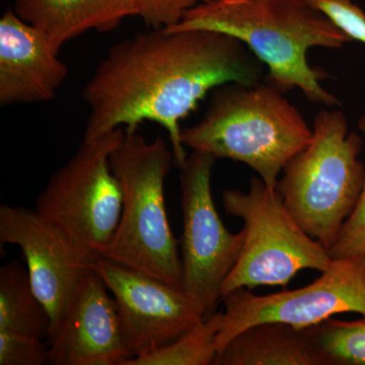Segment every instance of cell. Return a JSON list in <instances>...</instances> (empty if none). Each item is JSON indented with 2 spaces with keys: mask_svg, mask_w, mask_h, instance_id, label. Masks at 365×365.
Listing matches in <instances>:
<instances>
[{
  "mask_svg": "<svg viewBox=\"0 0 365 365\" xmlns=\"http://www.w3.org/2000/svg\"><path fill=\"white\" fill-rule=\"evenodd\" d=\"M312 136L299 110L265 79L218 86L202 119L182 128L185 148L245 163L270 187Z\"/></svg>",
  "mask_w": 365,
  "mask_h": 365,
  "instance_id": "3",
  "label": "cell"
},
{
  "mask_svg": "<svg viewBox=\"0 0 365 365\" xmlns=\"http://www.w3.org/2000/svg\"><path fill=\"white\" fill-rule=\"evenodd\" d=\"M124 134V128H118L98 138L83 139L36 200L37 212L98 257L111 245L123 208V193L110 157Z\"/></svg>",
  "mask_w": 365,
  "mask_h": 365,
  "instance_id": "7",
  "label": "cell"
},
{
  "mask_svg": "<svg viewBox=\"0 0 365 365\" xmlns=\"http://www.w3.org/2000/svg\"><path fill=\"white\" fill-rule=\"evenodd\" d=\"M123 193L119 227L101 257L181 287V257L170 228L165 179L174 165L172 148L162 137L148 141L126 131L110 157Z\"/></svg>",
  "mask_w": 365,
  "mask_h": 365,
  "instance_id": "5",
  "label": "cell"
},
{
  "mask_svg": "<svg viewBox=\"0 0 365 365\" xmlns=\"http://www.w3.org/2000/svg\"><path fill=\"white\" fill-rule=\"evenodd\" d=\"M200 0H138L139 14L151 29L170 28L181 21L182 16Z\"/></svg>",
  "mask_w": 365,
  "mask_h": 365,
  "instance_id": "22",
  "label": "cell"
},
{
  "mask_svg": "<svg viewBox=\"0 0 365 365\" xmlns=\"http://www.w3.org/2000/svg\"><path fill=\"white\" fill-rule=\"evenodd\" d=\"M14 13L49 40L55 51L90 31L111 32L138 16V0H16Z\"/></svg>",
  "mask_w": 365,
  "mask_h": 365,
  "instance_id": "14",
  "label": "cell"
},
{
  "mask_svg": "<svg viewBox=\"0 0 365 365\" xmlns=\"http://www.w3.org/2000/svg\"><path fill=\"white\" fill-rule=\"evenodd\" d=\"M361 148V137L349 131L344 113L321 110L311 141L290 158L276 186L290 215L328 251L364 188Z\"/></svg>",
  "mask_w": 365,
  "mask_h": 365,
  "instance_id": "4",
  "label": "cell"
},
{
  "mask_svg": "<svg viewBox=\"0 0 365 365\" xmlns=\"http://www.w3.org/2000/svg\"><path fill=\"white\" fill-rule=\"evenodd\" d=\"M93 270L116 302L132 359L170 345L206 319L198 300L155 276L104 257Z\"/></svg>",
  "mask_w": 365,
  "mask_h": 365,
  "instance_id": "11",
  "label": "cell"
},
{
  "mask_svg": "<svg viewBox=\"0 0 365 365\" xmlns=\"http://www.w3.org/2000/svg\"><path fill=\"white\" fill-rule=\"evenodd\" d=\"M170 30H210L244 43L267 67L265 81L282 93L299 88L316 104L339 100L322 85L329 74L307 61L314 47L340 49L351 42L309 0H200Z\"/></svg>",
  "mask_w": 365,
  "mask_h": 365,
  "instance_id": "2",
  "label": "cell"
},
{
  "mask_svg": "<svg viewBox=\"0 0 365 365\" xmlns=\"http://www.w3.org/2000/svg\"><path fill=\"white\" fill-rule=\"evenodd\" d=\"M215 365H326L306 330L266 322L245 329L218 352Z\"/></svg>",
  "mask_w": 365,
  "mask_h": 365,
  "instance_id": "15",
  "label": "cell"
},
{
  "mask_svg": "<svg viewBox=\"0 0 365 365\" xmlns=\"http://www.w3.org/2000/svg\"><path fill=\"white\" fill-rule=\"evenodd\" d=\"M0 331L49 339L51 318L34 292L28 270L16 260L0 268Z\"/></svg>",
  "mask_w": 365,
  "mask_h": 365,
  "instance_id": "16",
  "label": "cell"
},
{
  "mask_svg": "<svg viewBox=\"0 0 365 365\" xmlns=\"http://www.w3.org/2000/svg\"><path fill=\"white\" fill-rule=\"evenodd\" d=\"M304 330L326 365H365V316L351 322L331 318Z\"/></svg>",
  "mask_w": 365,
  "mask_h": 365,
  "instance_id": "18",
  "label": "cell"
},
{
  "mask_svg": "<svg viewBox=\"0 0 365 365\" xmlns=\"http://www.w3.org/2000/svg\"><path fill=\"white\" fill-rule=\"evenodd\" d=\"M222 324V312H216L170 345L150 354L129 360L125 365L215 364L217 356L216 338Z\"/></svg>",
  "mask_w": 365,
  "mask_h": 365,
  "instance_id": "17",
  "label": "cell"
},
{
  "mask_svg": "<svg viewBox=\"0 0 365 365\" xmlns=\"http://www.w3.org/2000/svg\"><path fill=\"white\" fill-rule=\"evenodd\" d=\"M0 244L21 249L34 292L51 318V335L98 256L36 209L9 204L0 205Z\"/></svg>",
  "mask_w": 365,
  "mask_h": 365,
  "instance_id": "10",
  "label": "cell"
},
{
  "mask_svg": "<svg viewBox=\"0 0 365 365\" xmlns=\"http://www.w3.org/2000/svg\"><path fill=\"white\" fill-rule=\"evenodd\" d=\"M359 128L365 139V114L360 118ZM328 252L332 259L365 254V180L354 210L341 227L335 244Z\"/></svg>",
  "mask_w": 365,
  "mask_h": 365,
  "instance_id": "20",
  "label": "cell"
},
{
  "mask_svg": "<svg viewBox=\"0 0 365 365\" xmlns=\"http://www.w3.org/2000/svg\"><path fill=\"white\" fill-rule=\"evenodd\" d=\"M222 302L225 311L216 338L217 354L235 336L256 324L278 322L304 330L335 314L365 316V254L332 259L328 269L307 287L267 295L239 288Z\"/></svg>",
  "mask_w": 365,
  "mask_h": 365,
  "instance_id": "9",
  "label": "cell"
},
{
  "mask_svg": "<svg viewBox=\"0 0 365 365\" xmlns=\"http://www.w3.org/2000/svg\"><path fill=\"white\" fill-rule=\"evenodd\" d=\"M228 215L244 220L245 240L239 260L227 276L222 297L239 288L287 287L304 269L324 272L332 258L290 215L276 187L252 178L248 192H222Z\"/></svg>",
  "mask_w": 365,
  "mask_h": 365,
  "instance_id": "6",
  "label": "cell"
},
{
  "mask_svg": "<svg viewBox=\"0 0 365 365\" xmlns=\"http://www.w3.org/2000/svg\"><path fill=\"white\" fill-rule=\"evenodd\" d=\"M50 364L125 365L132 359L116 302L95 270L49 339Z\"/></svg>",
  "mask_w": 365,
  "mask_h": 365,
  "instance_id": "12",
  "label": "cell"
},
{
  "mask_svg": "<svg viewBox=\"0 0 365 365\" xmlns=\"http://www.w3.org/2000/svg\"><path fill=\"white\" fill-rule=\"evenodd\" d=\"M350 40L365 45V13L351 0H309Z\"/></svg>",
  "mask_w": 365,
  "mask_h": 365,
  "instance_id": "21",
  "label": "cell"
},
{
  "mask_svg": "<svg viewBox=\"0 0 365 365\" xmlns=\"http://www.w3.org/2000/svg\"><path fill=\"white\" fill-rule=\"evenodd\" d=\"M50 364L49 343L26 334L0 331V365Z\"/></svg>",
  "mask_w": 365,
  "mask_h": 365,
  "instance_id": "19",
  "label": "cell"
},
{
  "mask_svg": "<svg viewBox=\"0 0 365 365\" xmlns=\"http://www.w3.org/2000/svg\"><path fill=\"white\" fill-rule=\"evenodd\" d=\"M264 64L244 43L210 30L151 29L113 45L83 91L88 117L83 139L155 122L169 135L174 165L186 163L181 122L209 91L254 85Z\"/></svg>",
  "mask_w": 365,
  "mask_h": 365,
  "instance_id": "1",
  "label": "cell"
},
{
  "mask_svg": "<svg viewBox=\"0 0 365 365\" xmlns=\"http://www.w3.org/2000/svg\"><path fill=\"white\" fill-rule=\"evenodd\" d=\"M58 55L39 29L6 11L0 20V105L54 100L68 76Z\"/></svg>",
  "mask_w": 365,
  "mask_h": 365,
  "instance_id": "13",
  "label": "cell"
},
{
  "mask_svg": "<svg viewBox=\"0 0 365 365\" xmlns=\"http://www.w3.org/2000/svg\"><path fill=\"white\" fill-rule=\"evenodd\" d=\"M216 158L192 151L181 168L182 212L181 288L198 300L206 318L216 313L227 276L239 260L245 230L230 232L213 201L211 176Z\"/></svg>",
  "mask_w": 365,
  "mask_h": 365,
  "instance_id": "8",
  "label": "cell"
}]
</instances>
